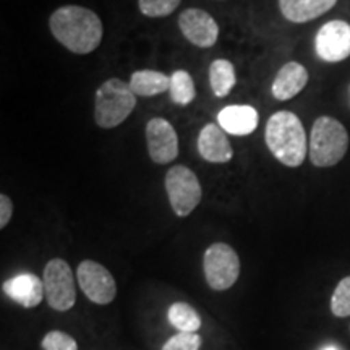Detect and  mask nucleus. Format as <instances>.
Returning <instances> with one entry per match:
<instances>
[{
	"label": "nucleus",
	"instance_id": "nucleus-1",
	"mask_svg": "<svg viewBox=\"0 0 350 350\" xmlns=\"http://www.w3.org/2000/svg\"><path fill=\"white\" fill-rule=\"evenodd\" d=\"M49 28L54 38L73 54H90L103 41V21L93 10L65 5L51 15Z\"/></svg>",
	"mask_w": 350,
	"mask_h": 350
},
{
	"label": "nucleus",
	"instance_id": "nucleus-2",
	"mask_svg": "<svg viewBox=\"0 0 350 350\" xmlns=\"http://www.w3.org/2000/svg\"><path fill=\"white\" fill-rule=\"evenodd\" d=\"M266 144L279 163L287 167L304 164L308 143L304 125L294 112L279 111L269 117L266 124Z\"/></svg>",
	"mask_w": 350,
	"mask_h": 350
},
{
	"label": "nucleus",
	"instance_id": "nucleus-3",
	"mask_svg": "<svg viewBox=\"0 0 350 350\" xmlns=\"http://www.w3.org/2000/svg\"><path fill=\"white\" fill-rule=\"evenodd\" d=\"M349 150V133L339 120L323 116L314 120L310 133L308 154L317 167L339 164Z\"/></svg>",
	"mask_w": 350,
	"mask_h": 350
},
{
	"label": "nucleus",
	"instance_id": "nucleus-4",
	"mask_svg": "<svg viewBox=\"0 0 350 350\" xmlns=\"http://www.w3.org/2000/svg\"><path fill=\"white\" fill-rule=\"evenodd\" d=\"M137 106V94L119 78L104 81L96 91L94 120L100 129H116Z\"/></svg>",
	"mask_w": 350,
	"mask_h": 350
},
{
	"label": "nucleus",
	"instance_id": "nucleus-5",
	"mask_svg": "<svg viewBox=\"0 0 350 350\" xmlns=\"http://www.w3.org/2000/svg\"><path fill=\"white\" fill-rule=\"evenodd\" d=\"M165 191L175 216L187 217L198 206L203 190L196 174L185 165H174L165 174Z\"/></svg>",
	"mask_w": 350,
	"mask_h": 350
},
{
	"label": "nucleus",
	"instance_id": "nucleus-6",
	"mask_svg": "<svg viewBox=\"0 0 350 350\" xmlns=\"http://www.w3.org/2000/svg\"><path fill=\"white\" fill-rule=\"evenodd\" d=\"M204 278L213 291H227L237 282L240 275V260L230 245L217 242L209 245L203 258Z\"/></svg>",
	"mask_w": 350,
	"mask_h": 350
},
{
	"label": "nucleus",
	"instance_id": "nucleus-7",
	"mask_svg": "<svg viewBox=\"0 0 350 350\" xmlns=\"http://www.w3.org/2000/svg\"><path fill=\"white\" fill-rule=\"evenodd\" d=\"M44 292L51 308L67 312L77 301L75 279L70 265L62 258H54L44 268Z\"/></svg>",
	"mask_w": 350,
	"mask_h": 350
},
{
	"label": "nucleus",
	"instance_id": "nucleus-8",
	"mask_svg": "<svg viewBox=\"0 0 350 350\" xmlns=\"http://www.w3.org/2000/svg\"><path fill=\"white\" fill-rule=\"evenodd\" d=\"M77 279L83 294L93 304L109 305L117 295V284L111 271L98 261L85 260L77 269Z\"/></svg>",
	"mask_w": 350,
	"mask_h": 350
},
{
	"label": "nucleus",
	"instance_id": "nucleus-9",
	"mask_svg": "<svg viewBox=\"0 0 350 350\" xmlns=\"http://www.w3.org/2000/svg\"><path fill=\"white\" fill-rule=\"evenodd\" d=\"M317 54L325 62H342L350 57V25L344 20L327 21L314 39Z\"/></svg>",
	"mask_w": 350,
	"mask_h": 350
},
{
	"label": "nucleus",
	"instance_id": "nucleus-10",
	"mask_svg": "<svg viewBox=\"0 0 350 350\" xmlns=\"http://www.w3.org/2000/svg\"><path fill=\"white\" fill-rule=\"evenodd\" d=\"M146 143L150 157L156 164H169L178 156V138L175 129L161 117L148 122Z\"/></svg>",
	"mask_w": 350,
	"mask_h": 350
},
{
	"label": "nucleus",
	"instance_id": "nucleus-11",
	"mask_svg": "<svg viewBox=\"0 0 350 350\" xmlns=\"http://www.w3.org/2000/svg\"><path fill=\"white\" fill-rule=\"evenodd\" d=\"M178 28L196 47H213L217 42L219 26L208 12L201 8H188L178 16Z\"/></svg>",
	"mask_w": 350,
	"mask_h": 350
},
{
	"label": "nucleus",
	"instance_id": "nucleus-12",
	"mask_svg": "<svg viewBox=\"0 0 350 350\" xmlns=\"http://www.w3.org/2000/svg\"><path fill=\"white\" fill-rule=\"evenodd\" d=\"M198 151L204 161L213 164H226L234 156V150L226 131L214 124L204 125V129L200 131Z\"/></svg>",
	"mask_w": 350,
	"mask_h": 350
},
{
	"label": "nucleus",
	"instance_id": "nucleus-13",
	"mask_svg": "<svg viewBox=\"0 0 350 350\" xmlns=\"http://www.w3.org/2000/svg\"><path fill=\"white\" fill-rule=\"evenodd\" d=\"M3 292L25 308H34L44 299V282L38 275L25 273L3 282Z\"/></svg>",
	"mask_w": 350,
	"mask_h": 350
},
{
	"label": "nucleus",
	"instance_id": "nucleus-14",
	"mask_svg": "<svg viewBox=\"0 0 350 350\" xmlns=\"http://www.w3.org/2000/svg\"><path fill=\"white\" fill-rule=\"evenodd\" d=\"M308 83V72L299 62H287L275 75L271 91L279 100H288L295 98Z\"/></svg>",
	"mask_w": 350,
	"mask_h": 350
},
{
	"label": "nucleus",
	"instance_id": "nucleus-15",
	"mask_svg": "<svg viewBox=\"0 0 350 350\" xmlns=\"http://www.w3.org/2000/svg\"><path fill=\"white\" fill-rule=\"evenodd\" d=\"M258 120L260 117L256 109L252 106H227L217 116L219 126L235 137L253 133L258 126Z\"/></svg>",
	"mask_w": 350,
	"mask_h": 350
},
{
	"label": "nucleus",
	"instance_id": "nucleus-16",
	"mask_svg": "<svg viewBox=\"0 0 350 350\" xmlns=\"http://www.w3.org/2000/svg\"><path fill=\"white\" fill-rule=\"evenodd\" d=\"M338 0H279L282 15L292 23H306L325 15Z\"/></svg>",
	"mask_w": 350,
	"mask_h": 350
},
{
	"label": "nucleus",
	"instance_id": "nucleus-17",
	"mask_svg": "<svg viewBox=\"0 0 350 350\" xmlns=\"http://www.w3.org/2000/svg\"><path fill=\"white\" fill-rule=\"evenodd\" d=\"M129 85L137 96L152 98V96L169 91L170 77L164 75L163 72H156V70H138V72L131 73Z\"/></svg>",
	"mask_w": 350,
	"mask_h": 350
},
{
	"label": "nucleus",
	"instance_id": "nucleus-18",
	"mask_svg": "<svg viewBox=\"0 0 350 350\" xmlns=\"http://www.w3.org/2000/svg\"><path fill=\"white\" fill-rule=\"evenodd\" d=\"M235 81H237V77H235L234 65L224 59L214 60L209 67V83H211L213 93L217 98H226L230 94Z\"/></svg>",
	"mask_w": 350,
	"mask_h": 350
},
{
	"label": "nucleus",
	"instance_id": "nucleus-19",
	"mask_svg": "<svg viewBox=\"0 0 350 350\" xmlns=\"http://www.w3.org/2000/svg\"><path fill=\"white\" fill-rule=\"evenodd\" d=\"M169 323L178 332H196L201 327V318L196 310L185 301H177L170 305L167 312Z\"/></svg>",
	"mask_w": 350,
	"mask_h": 350
},
{
	"label": "nucleus",
	"instance_id": "nucleus-20",
	"mask_svg": "<svg viewBox=\"0 0 350 350\" xmlns=\"http://www.w3.org/2000/svg\"><path fill=\"white\" fill-rule=\"evenodd\" d=\"M170 99L174 100L178 106H187L196 96V88L193 83V78L185 70H177L170 75Z\"/></svg>",
	"mask_w": 350,
	"mask_h": 350
},
{
	"label": "nucleus",
	"instance_id": "nucleus-21",
	"mask_svg": "<svg viewBox=\"0 0 350 350\" xmlns=\"http://www.w3.org/2000/svg\"><path fill=\"white\" fill-rule=\"evenodd\" d=\"M331 312L338 318L350 317V275L344 278L332 292Z\"/></svg>",
	"mask_w": 350,
	"mask_h": 350
},
{
	"label": "nucleus",
	"instance_id": "nucleus-22",
	"mask_svg": "<svg viewBox=\"0 0 350 350\" xmlns=\"http://www.w3.org/2000/svg\"><path fill=\"white\" fill-rule=\"evenodd\" d=\"M180 2L182 0H138V7L143 15L150 18H161L174 13Z\"/></svg>",
	"mask_w": 350,
	"mask_h": 350
},
{
	"label": "nucleus",
	"instance_id": "nucleus-23",
	"mask_svg": "<svg viewBox=\"0 0 350 350\" xmlns=\"http://www.w3.org/2000/svg\"><path fill=\"white\" fill-rule=\"evenodd\" d=\"M44 350H78L77 340L64 331H51L42 338Z\"/></svg>",
	"mask_w": 350,
	"mask_h": 350
},
{
	"label": "nucleus",
	"instance_id": "nucleus-24",
	"mask_svg": "<svg viewBox=\"0 0 350 350\" xmlns=\"http://www.w3.org/2000/svg\"><path fill=\"white\" fill-rule=\"evenodd\" d=\"M203 339L196 332H178L164 344L163 350H200Z\"/></svg>",
	"mask_w": 350,
	"mask_h": 350
},
{
	"label": "nucleus",
	"instance_id": "nucleus-25",
	"mask_svg": "<svg viewBox=\"0 0 350 350\" xmlns=\"http://www.w3.org/2000/svg\"><path fill=\"white\" fill-rule=\"evenodd\" d=\"M13 214V203L5 193L0 195V227L5 229Z\"/></svg>",
	"mask_w": 350,
	"mask_h": 350
},
{
	"label": "nucleus",
	"instance_id": "nucleus-26",
	"mask_svg": "<svg viewBox=\"0 0 350 350\" xmlns=\"http://www.w3.org/2000/svg\"><path fill=\"white\" fill-rule=\"evenodd\" d=\"M323 350H338V349H336V347H325Z\"/></svg>",
	"mask_w": 350,
	"mask_h": 350
}]
</instances>
